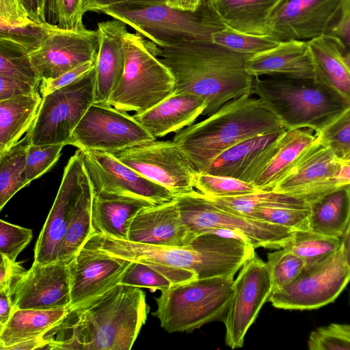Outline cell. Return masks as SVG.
Listing matches in <instances>:
<instances>
[{
  "label": "cell",
  "instance_id": "cell-7",
  "mask_svg": "<svg viewBox=\"0 0 350 350\" xmlns=\"http://www.w3.org/2000/svg\"><path fill=\"white\" fill-rule=\"evenodd\" d=\"M234 278L196 279L161 291L152 315L168 333H191L202 326L224 321L232 296Z\"/></svg>",
  "mask_w": 350,
  "mask_h": 350
},
{
  "label": "cell",
  "instance_id": "cell-43",
  "mask_svg": "<svg viewBox=\"0 0 350 350\" xmlns=\"http://www.w3.org/2000/svg\"><path fill=\"white\" fill-rule=\"evenodd\" d=\"M267 264L271 278L272 291L293 282L306 265L301 258L286 247L269 252Z\"/></svg>",
  "mask_w": 350,
  "mask_h": 350
},
{
  "label": "cell",
  "instance_id": "cell-13",
  "mask_svg": "<svg viewBox=\"0 0 350 350\" xmlns=\"http://www.w3.org/2000/svg\"><path fill=\"white\" fill-rule=\"evenodd\" d=\"M345 0H280L267 22V35L278 42L334 36Z\"/></svg>",
  "mask_w": 350,
  "mask_h": 350
},
{
  "label": "cell",
  "instance_id": "cell-47",
  "mask_svg": "<svg viewBox=\"0 0 350 350\" xmlns=\"http://www.w3.org/2000/svg\"><path fill=\"white\" fill-rule=\"evenodd\" d=\"M64 146V144L29 145L25 169L29 183L42 176L57 163Z\"/></svg>",
  "mask_w": 350,
  "mask_h": 350
},
{
  "label": "cell",
  "instance_id": "cell-21",
  "mask_svg": "<svg viewBox=\"0 0 350 350\" xmlns=\"http://www.w3.org/2000/svg\"><path fill=\"white\" fill-rule=\"evenodd\" d=\"M131 262L82 247L70 263V304L79 306L120 284Z\"/></svg>",
  "mask_w": 350,
  "mask_h": 350
},
{
  "label": "cell",
  "instance_id": "cell-56",
  "mask_svg": "<svg viewBox=\"0 0 350 350\" xmlns=\"http://www.w3.org/2000/svg\"><path fill=\"white\" fill-rule=\"evenodd\" d=\"M14 312L12 296L5 290H0V327L10 319Z\"/></svg>",
  "mask_w": 350,
  "mask_h": 350
},
{
  "label": "cell",
  "instance_id": "cell-25",
  "mask_svg": "<svg viewBox=\"0 0 350 350\" xmlns=\"http://www.w3.org/2000/svg\"><path fill=\"white\" fill-rule=\"evenodd\" d=\"M207 106L202 98L187 93H174L135 119L155 138L177 133L194 124Z\"/></svg>",
  "mask_w": 350,
  "mask_h": 350
},
{
  "label": "cell",
  "instance_id": "cell-6",
  "mask_svg": "<svg viewBox=\"0 0 350 350\" xmlns=\"http://www.w3.org/2000/svg\"><path fill=\"white\" fill-rule=\"evenodd\" d=\"M124 51L122 77L107 104L142 113L174 93L175 79L159 58L157 46L139 33L127 32Z\"/></svg>",
  "mask_w": 350,
  "mask_h": 350
},
{
  "label": "cell",
  "instance_id": "cell-44",
  "mask_svg": "<svg viewBox=\"0 0 350 350\" xmlns=\"http://www.w3.org/2000/svg\"><path fill=\"white\" fill-rule=\"evenodd\" d=\"M309 209L286 207H260L246 217L282 226L293 230H309Z\"/></svg>",
  "mask_w": 350,
  "mask_h": 350
},
{
  "label": "cell",
  "instance_id": "cell-61",
  "mask_svg": "<svg viewBox=\"0 0 350 350\" xmlns=\"http://www.w3.org/2000/svg\"><path fill=\"white\" fill-rule=\"evenodd\" d=\"M343 59H344L345 64H347V66L350 69V54L345 52L343 53Z\"/></svg>",
  "mask_w": 350,
  "mask_h": 350
},
{
  "label": "cell",
  "instance_id": "cell-55",
  "mask_svg": "<svg viewBox=\"0 0 350 350\" xmlns=\"http://www.w3.org/2000/svg\"><path fill=\"white\" fill-rule=\"evenodd\" d=\"M31 17L37 23L46 22V0H21Z\"/></svg>",
  "mask_w": 350,
  "mask_h": 350
},
{
  "label": "cell",
  "instance_id": "cell-17",
  "mask_svg": "<svg viewBox=\"0 0 350 350\" xmlns=\"http://www.w3.org/2000/svg\"><path fill=\"white\" fill-rule=\"evenodd\" d=\"M81 156L94 195L139 197L154 204L174 198L167 188L141 175L111 153L81 150Z\"/></svg>",
  "mask_w": 350,
  "mask_h": 350
},
{
  "label": "cell",
  "instance_id": "cell-64",
  "mask_svg": "<svg viewBox=\"0 0 350 350\" xmlns=\"http://www.w3.org/2000/svg\"><path fill=\"white\" fill-rule=\"evenodd\" d=\"M349 301H350V299H349Z\"/></svg>",
  "mask_w": 350,
  "mask_h": 350
},
{
  "label": "cell",
  "instance_id": "cell-1",
  "mask_svg": "<svg viewBox=\"0 0 350 350\" xmlns=\"http://www.w3.org/2000/svg\"><path fill=\"white\" fill-rule=\"evenodd\" d=\"M68 308L44 336L45 349L130 350L150 312L146 293L122 284Z\"/></svg>",
  "mask_w": 350,
  "mask_h": 350
},
{
  "label": "cell",
  "instance_id": "cell-42",
  "mask_svg": "<svg viewBox=\"0 0 350 350\" xmlns=\"http://www.w3.org/2000/svg\"><path fill=\"white\" fill-rule=\"evenodd\" d=\"M193 187L206 196L231 197L260 191L252 183L241 179L196 172Z\"/></svg>",
  "mask_w": 350,
  "mask_h": 350
},
{
  "label": "cell",
  "instance_id": "cell-23",
  "mask_svg": "<svg viewBox=\"0 0 350 350\" xmlns=\"http://www.w3.org/2000/svg\"><path fill=\"white\" fill-rule=\"evenodd\" d=\"M126 25L113 19L98 23L99 46L95 67L96 103L107 104L118 87L125 66Z\"/></svg>",
  "mask_w": 350,
  "mask_h": 350
},
{
  "label": "cell",
  "instance_id": "cell-32",
  "mask_svg": "<svg viewBox=\"0 0 350 350\" xmlns=\"http://www.w3.org/2000/svg\"><path fill=\"white\" fill-rule=\"evenodd\" d=\"M42 99L38 91L0 100V154L18 143L30 129Z\"/></svg>",
  "mask_w": 350,
  "mask_h": 350
},
{
  "label": "cell",
  "instance_id": "cell-28",
  "mask_svg": "<svg viewBox=\"0 0 350 350\" xmlns=\"http://www.w3.org/2000/svg\"><path fill=\"white\" fill-rule=\"evenodd\" d=\"M309 230L342 238L350 219V185L321 193L308 202Z\"/></svg>",
  "mask_w": 350,
  "mask_h": 350
},
{
  "label": "cell",
  "instance_id": "cell-45",
  "mask_svg": "<svg viewBox=\"0 0 350 350\" xmlns=\"http://www.w3.org/2000/svg\"><path fill=\"white\" fill-rule=\"evenodd\" d=\"M310 350L350 349V325L330 323L313 330L308 340Z\"/></svg>",
  "mask_w": 350,
  "mask_h": 350
},
{
  "label": "cell",
  "instance_id": "cell-3",
  "mask_svg": "<svg viewBox=\"0 0 350 350\" xmlns=\"http://www.w3.org/2000/svg\"><path fill=\"white\" fill-rule=\"evenodd\" d=\"M83 247L130 262H154L192 271L198 279L234 278L244 263L256 254V248L250 243L208 232L198 234L185 247L158 246L93 234Z\"/></svg>",
  "mask_w": 350,
  "mask_h": 350
},
{
  "label": "cell",
  "instance_id": "cell-26",
  "mask_svg": "<svg viewBox=\"0 0 350 350\" xmlns=\"http://www.w3.org/2000/svg\"><path fill=\"white\" fill-rule=\"evenodd\" d=\"M154 204L139 197L94 194L92 206L93 234L128 240L133 218L141 210Z\"/></svg>",
  "mask_w": 350,
  "mask_h": 350
},
{
  "label": "cell",
  "instance_id": "cell-36",
  "mask_svg": "<svg viewBox=\"0 0 350 350\" xmlns=\"http://www.w3.org/2000/svg\"><path fill=\"white\" fill-rule=\"evenodd\" d=\"M204 196L220 208L244 217H246L254 209L260 207L278 206L309 209L308 201L306 199L297 196L272 191H260L254 193L231 197Z\"/></svg>",
  "mask_w": 350,
  "mask_h": 350
},
{
  "label": "cell",
  "instance_id": "cell-4",
  "mask_svg": "<svg viewBox=\"0 0 350 350\" xmlns=\"http://www.w3.org/2000/svg\"><path fill=\"white\" fill-rule=\"evenodd\" d=\"M231 100L204 120L176 133L173 141L196 172H203L221 153L250 138L286 130L259 98Z\"/></svg>",
  "mask_w": 350,
  "mask_h": 350
},
{
  "label": "cell",
  "instance_id": "cell-27",
  "mask_svg": "<svg viewBox=\"0 0 350 350\" xmlns=\"http://www.w3.org/2000/svg\"><path fill=\"white\" fill-rule=\"evenodd\" d=\"M315 71V81L350 104V69L343 59L345 49L338 39L322 36L308 41Z\"/></svg>",
  "mask_w": 350,
  "mask_h": 350
},
{
  "label": "cell",
  "instance_id": "cell-58",
  "mask_svg": "<svg viewBox=\"0 0 350 350\" xmlns=\"http://www.w3.org/2000/svg\"><path fill=\"white\" fill-rule=\"evenodd\" d=\"M47 344L48 342L44 337H40L14 345L9 347L8 350L45 349Z\"/></svg>",
  "mask_w": 350,
  "mask_h": 350
},
{
  "label": "cell",
  "instance_id": "cell-52",
  "mask_svg": "<svg viewBox=\"0 0 350 350\" xmlns=\"http://www.w3.org/2000/svg\"><path fill=\"white\" fill-rule=\"evenodd\" d=\"M38 91L39 87L29 82L0 75V100Z\"/></svg>",
  "mask_w": 350,
  "mask_h": 350
},
{
  "label": "cell",
  "instance_id": "cell-20",
  "mask_svg": "<svg viewBox=\"0 0 350 350\" xmlns=\"http://www.w3.org/2000/svg\"><path fill=\"white\" fill-rule=\"evenodd\" d=\"M70 263L33 261L12 293L14 310L69 308L71 275Z\"/></svg>",
  "mask_w": 350,
  "mask_h": 350
},
{
  "label": "cell",
  "instance_id": "cell-59",
  "mask_svg": "<svg viewBox=\"0 0 350 350\" xmlns=\"http://www.w3.org/2000/svg\"><path fill=\"white\" fill-rule=\"evenodd\" d=\"M341 248L342 250L346 262L350 267V219L345 233L341 238Z\"/></svg>",
  "mask_w": 350,
  "mask_h": 350
},
{
  "label": "cell",
  "instance_id": "cell-54",
  "mask_svg": "<svg viewBox=\"0 0 350 350\" xmlns=\"http://www.w3.org/2000/svg\"><path fill=\"white\" fill-rule=\"evenodd\" d=\"M333 37L342 44L345 52L350 54V0H345L343 15Z\"/></svg>",
  "mask_w": 350,
  "mask_h": 350
},
{
  "label": "cell",
  "instance_id": "cell-22",
  "mask_svg": "<svg viewBox=\"0 0 350 350\" xmlns=\"http://www.w3.org/2000/svg\"><path fill=\"white\" fill-rule=\"evenodd\" d=\"M197 235L185 224L174 198L141 210L131 223L128 240L158 246L185 247Z\"/></svg>",
  "mask_w": 350,
  "mask_h": 350
},
{
  "label": "cell",
  "instance_id": "cell-37",
  "mask_svg": "<svg viewBox=\"0 0 350 350\" xmlns=\"http://www.w3.org/2000/svg\"><path fill=\"white\" fill-rule=\"evenodd\" d=\"M30 137L27 133L14 146L0 154V209L19 190L28 185L26 178L27 154Z\"/></svg>",
  "mask_w": 350,
  "mask_h": 350
},
{
  "label": "cell",
  "instance_id": "cell-48",
  "mask_svg": "<svg viewBox=\"0 0 350 350\" xmlns=\"http://www.w3.org/2000/svg\"><path fill=\"white\" fill-rule=\"evenodd\" d=\"M120 284L148 288L152 291H166L173 286L172 282L161 273L145 263L131 262Z\"/></svg>",
  "mask_w": 350,
  "mask_h": 350
},
{
  "label": "cell",
  "instance_id": "cell-31",
  "mask_svg": "<svg viewBox=\"0 0 350 350\" xmlns=\"http://www.w3.org/2000/svg\"><path fill=\"white\" fill-rule=\"evenodd\" d=\"M68 309L14 310L9 321L0 327L1 350H8L11 346L25 340L44 337L64 318Z\"/></svg>",
  "mask_w": 350,
  "mask_h": 350
},
{
  "label": "cell",
  "instance_id": "cell-62",
  "mask_svg": "<svg viewBox=\"0 0 350 350\" xmlns=\"http://www.w3.org/2000/svg\"><path fill=\"white\" fill-rule=\"evenodd\" d=\"M342 163L345 165H349L350 166V159L347 160H341Z\"/></svg>",
  "mask_w": 350,
  "mask_h": 350
},
{
  "label": "cell",
  "instance_id": "cell-12",
  "mask_svg": "<svg viewBox=\"0 0 350 350\" xmlns=\"http://www.w3.org/2000/svg\"><path fill=\"white\" fill-rule=\"evenodd\" d=\"M154 139L133 116L109 105L94 103L73 131L68 145L114 154Z\"/></svg>",
  "mask_w": 350,
  "mask_h": 350
},
{
  "label": "cell",
  "instance_id": "cell-35",
  "mask_svg": "<svg viewBox=\"0 0 350 350\" xmlns=\"http://www.w3.org/2000/svg\"><path fill=\"white\" fill-rule=\"evenodd\" d=\"M93 196L92 187L90 182L82 192L72 213L59 250L57 261L70 262L93 234Z\"/></svg>",
  "mask_w": 350,
  "mask_h": 350
},
{
  "label": "cell",
  "instance_id": "cell-40",
  "mask_svg": "<svg viewBox=\"0 0 350 350\" xmlns=\"http://www.w3.org/2000/svg\"><path fill=\"white\" fill-rule=\"evenodd\" d=\"M92 12V0H46V22L68 30L85 29L83 16Z\"/></svg>",
  "mask_w": 350,
  "mask_h": 350
},
{
  "label": "cell",
  "instance_id": "cell-33",
  "mask_svg": "<svg viewBox=\"0 0 350 350\" xmlns=\"http://www.w3.org/2000/svg\"><path fill=\"white\" fill-rule=\"evenodd\" d=\"M286 130L254 137L226 150L202 172L241 179L257 157Z\"/></svg>",
  "mask_w": 350,
  "mask_h": 350
},
{
  "label": "cell",
  "instance_id": "cell-8",
  "mask_svg": "<svg viewBox=\"0 0 350 350\" xmlns=\"http://www.w3.org/2000/svg\"><path fill=\"white\" fill-rule=\"evenodd\" d=\"M103 12L120 21L158 46L184 40H211L224 27L206 0L195 12L172 8L165 3L144 7L113 6Z\"/></svg>",
  "mask_w": 350,
  "mask_h": 350
},
{
  "label": "cell",
  "instance_id": "cell-2",
  "mask_svg": "<svg viewBox=\"0 0 350 350\" xmlns=\"http://www.w3.org/2000/svg\"><path fill=\"white\" fill-rule=\"evenodd\" d=\"M157 55L174 77L175 93L191 94L206 102L203 115L213 114L241 96L252 95L254 77L245 69L251 55L211 40H184L157 46Z\"/></svg>",
  "mask_w": 350,
  "mask_h": 350
},
{
  "label": "cell",
  "instance_id": "cell-49",
  "mask_svg": "<svg viewBox=\"0 0 350 350\" xmlns=\"http://www.w3.org/2000/svg\"><path fill=\"white\" fill-rule=\"evenodd\" d=\"M33 237L31 229L0 220V254L16 261Z\"/></svg>",
  "mask_w": 350,
  "mask_h": 350
},
{
  "label": "cell",
  "instance_id": "cell-51",
  "mask_svg": "<svg viewBox=\"0 0 350 350\" xmlns=\"http://www.w3.org/2000/svg\"><path fill=\"white\" fill-rule=\"evenodd\" d=\"M25 269L20 262L12 261L7 256L1 254L0 290H5L12 297L13 291L25 274Z\"/></svg>",
  "mask_w": 350,
  "mask_h": 350
},
{
  "label": "cell",
  "instance_id": "cell-19",
  "mask_svg": "<svg viewBox=\"0 0 350 350\" xmlns=\"http://www.w3.org/2000/svg\"><path fill=\"white\" fill-rule=\"evenodd\" d=\"M341 160L317 137L272 191L288 193L308 200L339 187L337 178Z\"/></svg>",
  "mask_w": 350,
  "mask_h": 350
},
{
  "label": "cell",
  "instance_id": "cell-9",
  "mask_svg": "<svg viewBox=\"0 0 350 350\" xmlns=\"http://www.w3.org/2000/svg\"><path fill=\"white\" fill-rule=\"evenodd\" d=\"M95 96L94 68L75 81L43 96L37 116L27 132L31 144L68 145L73 131L94 103Z\"/></svg>",
  "mask_w": 350,
  "mask_h": 350
},
{
  "label": "cell",
  "instance_id": "cell-5",
  "mask_svg": "<svg viewBox=\"0 0 350 350\" xmlns=\"http://www.w3.org/2000/svg\"><path fill=\"white\" fill-rule=\"evenodd\" d=\"M256 94L286 131L308 129L319 134L350 104L314 80L282 76L254 77Z\"/></svg>",
  "mask_w": 350,
  "mask_h": 350
},
{
  "label": "cell",
  "instance_id": "cell-41",
  "mask_svg": "<svg viewBox=\"0 0 350 350\" xmlns=\"http://www.w3.org/2000/svg\"><path fill=\"white\" fill-rule=\"evenodd\" d=\"M0 75L38 87L41 82L27 52L22 47L4 40H0Z\"/></svg>",
  "mask_w": 350,
  "mask_h": 350
},
{
  "label": "cell",
  "instance_id": "cell-15",
  "mask_svg": "<svg viewBox=\"0 0 350 350\" xmlns=\"http://www.w3.org/2000/svg\"><path fill=\"white\" fill-rule=\"evenodd\" d=\"M112 154L141 175L167 188L174 196L194 190L196 172L174 141L154 139Z\"/></svg>",
  "mask_w": 350,
  "mask_h": 350
},
{
  "label": "cell",
  "instance_id": "cell-11",
  "mask_svg": "<svg viewBox=\"0 0 350 350\" xmlns=\"http://www.w3.org/2000/svg\"><path fill=\"white\" fill-rule=\"evenodd\" d=\"M349 282L350 267L340 247L323 260L306 265L293 282L272 291L268 301L279 309H317L333 302Z\"/></svg>",
  "mask_w": 350,
  "mask_h": 350
},
{
  "label": "cell",
  "instance_id": "cell-29",
  "mask_svg": "<svg viewBox=\"0 0 350 350\" xmlns=\"http://www.w3.org/2000/svg\"><path fill=\"white\" fill-rule=\"evenodd\" d=\"M280 0H207L209 8L224 26L267 35V22Z\"/></svg>",
  "mask_w": 350,
  "mask_h": 350
},
{
  "label": "cell",
  "instance_id": "cell-38",
  "mask_svg": "<svg viewBox=\"0 0 350 350\" xmlns=\"http://www.w3.org/2000/svg\"><path fill=\"white\" fill-rule=\"evenodd\" d=\"M341 247V238L329 237L310 230H295L284 247L301 258L306 265L319 262Z\"/></svg>",
  "mask_w": 350,
  "mask_h": 350
},
{
  "label": "cell",
  "instance_id": "cell-46",
  "mask_svg": "<svg viewBox=\"0 0 350 350\" xmlns=\"http://www.w3.org/2000/svg\"><path fill=\"white\" fill-rule=\"evenodd\" d=\"M318 135L338 158L344 160L350 153V105Z\"/></svg>",
  "mask_w": 350,
  "mask_h": 350
},
{
  "label": "cell",
  "instance_id": "cell-57",
  "mask_svg": "<svg viewBox=\"0 0 350 350\" xmlns=\"http://www.w3.org/2000/svg\"><path fill=\"white\" fill-rule=\"evenodd\" d=\"M205 1L206 0H166L165 4L176 10L195 12L201 8Z\"/></svg>",
  "mask_w": 350,
  "mask_h": 350
},
{
  "label": "cell",
  "instance_id": "cell-34",
  "mask_svg": "<svg viewBox=\"0 0 350 350\" xmlns=\"http://www.w3.org/2000/svg\"><path fill=\"white\" fill-rule=\"evenodd\" d=\"M42 32L21 0H0V40L29 47Z\"/></svg>",
  "mask_w": 350,
  "mask_h": 350
},
{
  "label": "cell",
  "instance_id": "cell-53",
  "mask_svg": "<svg viewBox=\"0 0 350 350\" xmlns=\"http://www.w3.org/2000/svg\"><path fill=\"white\" fill-rule=\"evenodd\" d=\"M166 0H92V12H101L113 6L144 7L165 3Z\"/></svg>",
  "mask_w": 350,
  "mask_h": 350
},
{
  "label": "cell",
  "instance_id": "cell-63",
  "mask_svg": "<svg viewBox=\"0 0 350 350\" xmlns=\"http://www.w3.org/2000/svg\"><path fill=\"white\" fill-rule=\"evenodd\" d=\"M350 159V153L346 157V158L344 160Z\"/></svg>",
  "mask_w": 350,
  "mask_h": 350
},
{
  "label": "cell",
  "instance_id": "cell-50",
  "mask_svg": "<svg viewBox=\"0 0 350 350\" xmlns=\"http://www.w3.org/2000/svg\"><path fill=\"white\" fill-rule=\"evenodd\" d=\"M96 59L85 62L54 79L42 80L39 92L45 95L75 81L95 68Z\"/></svg>",
  "mask_w": 350,
  "mask_h": 350
},
{
  "label": "cell",
  "instance_id": "cell-24",
  "mask_svg": "<svg viewBox=\"0 0 350 350\" xmlns=\"http://www.w3.org/2000/svg\"><path fill=\"white\" fill-rule=\"evenodd\" d=\"M253 77L282 76L315 81V71L308 41L290 40L252 55L245 62Z\"/></svg>",
  "mask_w": 350,
  "mask_h": 350
},
{
  "label": "cell",
  "instance_id": "cell-60",
  "mask_svg": "<svg viewBox=\"0 0 350 350\" xmlns=\"http://www.w3.org/2000/svg\"><path fill=\"white\" fill-rule=\"evenodd\" d=\"M338 186L350 185V166L342 163L340 172L337 178Z\"/></svg>",
  "mask_w": 350,
  "mask_h": 350
},
{
  "label": "cell",
  "instance_id": "cell-14",
  "mask_svg": "<svg viewBox=\"0 0 350 350\" xmlns=\"http://www.w3.org/2000/svg\"><path fill=\"white\" fill-rule=\"evenodd\" d=\"M27 55L42 80L57 77L88 61L96 59L98 30H68L46 22Z\"/></svg>",
  "mask_w": 350,
  "mask_h": 350
},
{
  "label": "cell",
  "instance_id": "cell-18",
  "mask_svg": "<svg viewBox=\"0 0 350 350\" xmlns=\"http://www.w3.org/2000/svg\"><path fill=\"white\" fill-rule=\"evenodd\" d=\"M90 182L81 150L78 149L64 167L53 204L35 245L34 261L42 263L57 261L59 250L72 213Z\"/></svg>",
  "mask_w": 350,
  "mask_h": 350
},
{
  "label": "cell",
  "instance_id": "cell-39",
  "mask_svg": "<svg viewBox=\"0 0 350 350\" xmlns=\"http://www.w3.org/2000/svg\"><path fill=\"white\" fill-rule=\"evenodd\" d=\"M211 39L213 42L229 50L251 55L273 49L280 44L269 35L241 32L226 26L214 31Z\"/></svg>",
  "mask_w": 350,
  "mask_h": 350
},
{
  "label": "cell",
  "instance_id": "cell-10",
  "mask_svg": "<svg viewBox=\"0 0 350 350\" xmlns=\"http://www.w3.org/2000/svg\"><path fill=\"white\" fill-rule=\"evenodd\" d=\"M174 200L185 224L196 234L214 228L230 230L247 237L255 248L271 250L286 247L293 237L291 228L228 212L195 190Z\"/></svg>",
  "mask_w": 350,
  "mask_h": 350
},
{
  "label": "cell",
  "instance_id": "cell-16",
  "mask_svg": "<svg viewBox=\"0 0 350 350\" xmlns=\"http://www.w3.org/2000/svg\"><path fill=\"white\" fill-rule=\"evenodd\" d=\"M232 296L224 320L225 342L232 349L243 346L245 334L272 292L267 262L256 254L248 259L232 284Z\"/></svg>",
  "mask_w": 350,
  "mask_h": 350
},
{
  "label": "cell",
  "instance_id": "cell-30",
  "mask_svg": "<svg viewBox=\"0 0 350 350\" xmlns=\"http://www.w3.org/2000/svg\"><path fill=\"white\" fill-rule=\"evenodd\" d=\"M306 129L286 131L278 148L252 184L260 191H272L275 185L293 167L299 157L314 142L317 135Z\"/></svg>",
  "mask_w": 350,
  "mask_h": 350
}]
</instances>
